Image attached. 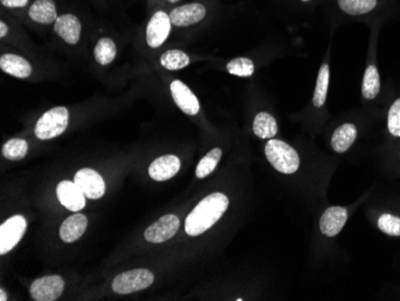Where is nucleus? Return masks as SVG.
<instances>
[{"mask_svg": "<svg viewBox=\"0 0 400 301\" xmlns=\"http://www.w3.org/2000/svg\"><path fill=\"white\" fill-rule=\"evenodd\" d=\"M229 207L226 194L215 192L209 194L197 204L185 221V231L191 236H198L210 230Z\"/></svg>", "mask_w": 400, "mask_h": 301, "instance_id": "1", "label": "nucleus"}, {"mask_svg": "<svg viewBox=\"0 0 400 301\" xmlns=\"http://www.w3.org/2000/svg\"><path fill=\"white\" fill-rule=\"evenodd\" d=\"M268 162L283 175H292L300 167V157L296 150L279 140H270L265 146Z\"/></svg>", "mask_w": 400, "mask_h": 301, "instance_id": "2", "label": "nucleus"}, {"mask_svg": "<svg viewBox=\"0 0 400 301\" xmlns=\"http://www.w3.org/2000/svg\"><path fill=\"white\" fill-rule=\"evenodd\" d=\"M69 117L70 115L67 107L59 106L49 109L36 122L34 130L35 136L43 141L60 136L67 129Z\"/></svg>", "mask_w": 400, "mask_h": 301, "instance_id": "3", "label": "nucleus"}, {"mask_svg": "<svg viewBox=\"0 0 400 301\" xmlns=\"http://www.w3.org/2000/svg\"><path fill=\"white\" fill-rule=\"evenodd\" d=\"M154 280H155V276L150 270L134 269V270L120 274L114 278L112 288L114 292L125 296V294L139 292L150 287L154 283Z\"/></svg>", "mask_w": 400, "mask_h": 301, "instance_id": "4", "label": "nucleus"}, {"mask_svg": "<svg viewBox=\"0 0 400 301\" xmlns=\"http://www.w3.org/2000/svg\"><path fill=\"white\" fill-rule=\"evenodd\" d=\"M27 231V220L22 215H14L0 226V254H6L19 244Z\"/></svg>", "mask_w": 400, "mask_h": 301, "instance_id": "5", "label": "nucleus"}, {"mask_svg": "<svg viewBox=\"0 0 400 301\" xmlns=\"http://www.w3.org/2000/svg\"><path fill=\"white\" fill-rule=\"evenodd\" d=\"M65 289V281L58 275L35 280L30 286V296L36 301H54Z\"/></svg>", "mask_w": 400, "mask_h": 301, "instance_id": "6", "label": "nucleus"}, {"mask_svg": "<svg viewBox=\"0 0 400 301\" xmlns=\"http://www.w3.org/2000/svg\"><path fill=\"white\" fill-rule=\"evenodd\" d=\"M172 32L169 14L157 11L152 14L146 27V43L151 48H158L165 43Z\"/></svg>", "mask_w": 400, "mask_h": 301, "instance_id": "7", "label": "nucleus"}, {"mask_svg": "<svg viewBox=\"0 0 400 301\" xmlns=\"http://www.w3.org/2000/svg\"><path fill=\"white\" fill-rule=\"evenodd\" d=\"M180 228V220L176 215L168 214L161 217L155 223H152L145 233L146 241L152 244H161L165 241H169L178 233Z\"/></svg>", "mask_w": 400, "mask_h": 301, "instance_id": "8", "label": "nucleus"}, {"mask_svg": "<svg viewBox=\"0 0 400 301\" xmlns=\"http://www.w3.org/2000/svg\"><path fill=\"white\" fill-rule=\"evenodd\" d=\"M77 186L84 193V196L89 199H99L104 197L106 192V183L101 175L94 170L83 168L75 175L73 179Z\"/></svg>", "mask_w": 400, "mask_h": 301, "instance_id": "9", "label": "nucleus"}, {"mask_svg": "<svg viewBox=\"0 0 400 301\" xmlns=\"http://www.w3.org/2000/svg\"><path fill=\"white\" fill-rule=\"evenodd\" d=\"M207 16V8L199 3L181 5L172 10L169 14L170 22L176 27H189L197 24Z\"/></svg>", "mask_w": 400, "mask_h": 301, "instance_id": "10", "label": "nucleus"}, {"mask_svg": "<svg viewBox=\"0 0 400 301\" xmlns=\"http://www.w3.org/2000/svg\"><path fill=\"white\" fill-rule=\"evenodd\" d=\"M170 93L175 104L184 113L189 115H196L199 113L200 104H199L198 99L184 82L179 80H173L170 85Z\"/></svg>", "mask_w": 400, "mask_h": 301, "instance_id": "11", "label": "nucleus"}, {"mask_svg": "<svg viewBox=\"0 0 400 301\" xmlns=\"http://www.w3.org/2000/svg\"><path fill=\"white\" fill-rule=\"evenodd\" d=\"M57 197L59 202L71 212H80L85 207V196L75 181L64 180L58 183Z\"/></svg>", "mask_w": 400, "mask_h": 301, "instance_id": "12", "label": "nucleus"}, {"mask_svg": "<svg viewBox=\"0 0 400 301\" xmlns=\"http://www.w3.org/2000/svg\"><path fill=\"white\" fill-rule=\"evenodd\" d=\"M181 162L179 157L175 155L161 156L151 162L149 166V175L155 181H165L169 180L179 173Z\"/></svg>", "mask_w": 400, "mask_h": 301, "instance_id": "13", "label": "nucleus"}, {"mask_svg": "<svg viewBox=\"0 0 400 301\" xmlns=\"http://www.w3.org/2000/svg\"><path fill=\"white\" fill-rule=\"evenodd\" d=\"M348 220V210L344 207H331L326 210L320 219V231L329 238L339 234Z\"/></svg>", "mask_w": 400, "mask_h": 301, "instance_id": "14", "label": "nucleus"}, {"mask_svg": "<svg viewBox=\"0 0 400 301\" xmlns=\"http://www.w3.org/2000/svg\"><path fill=\"white\" fill-rule=\"evenodd\" d=\"M54 30L65 43L75 45L80 41L82 24L75 14H62L54 23Z\"/></svg>", "mask_w": 400, "mask_h": 301, "instance_id": "15", "label": "nucleus"}, {"mask_svg": "<svg viewBox=\"0 0 400 301\" xmlns=\"http://www.w3.org/2000/svg\"><path fill=\"white\" fill-rule=\"evenodd\" d=\"M88 227V219L83 214H75L67 217L60 227V238L65 243H75L84 234Z\"/></svg>", "mask_w": 400, "mask_h": 301, "instance_id": "16", "label": "nucleus"}, {"mask_svg": "<svg viewBox=\"0 0 400 301\" xmlns=\"http://www.w3.org/2000/svg\"><path fill=\"white\" fill-rule=\"evenodd\" d=\"M0 69L16 78H27L32 75V65L24 58L16 54H4L0 58Z\"/></svg>", "mask_w": 400, "mask_h": 301, "instance_id": "17", "label": "nucleus"}, {"mask_svg": "<svg viewBox=\"0 0 400 301\" xmlns=\"http://www.w3.org/2000/svg\"><path fill=\"white\" fill-rule=\"evenodd\" d=\"M29 17L40 24H51L58 19L57 6L53 0H36L29 9Z\"/></svg>", "mask_w": 400, "mask_h": 301, "instance_id": "18", "label": "nucleus"}, {"mask_svg": "<svg viewBox=\"0 0 400 301\" xmlns=\"http://www.w3.org/2000/svg\"><path fill=\"white\" fill-rule=\"evenodd\" d=\"M357 137V129L353 124H344L333 132L331 144L336 153H345L353 146Z\"/></svg>", "mask_w": 400, "mask_h": 301, "instance_id": "19", "label": "nucleus"}, {"mask_svg": "<svg viewBox=\"0 0 400 301\" xmlns=\"http://www.w3.org/2000/svg\"><path fill=\"white\" fill-rule=\"evenodd\" d=\"M277 131V122L271 114L266 113V112L257 114L255 122H253V132H255V136L263 138V140H268V138L276 136Z\"/></svg>", "mask_w": 400, "mask_h": 301, "instance_id": "20", "label": "nucleus"}, {"mask_svg": "<svg viewBox=\"0 0 400 301\" xmlns=\"http://www.w3.org/2000/svg\"><path fill=\"white\" fill-rule=\"evenodd\" d=\"M380 76L377 66H368L363 78L362 95L364 99L373 100L380 93Z\"/></svg>", "mask_w": 400, "mask_h": 301, "instance_id": "21", "label": "nucleus"}, {"mask_svg": "<svg viewBox=\"0 0 400 301\" xmlns=\"http://www.w3.org/2000/svg\"><path fill=\"white\" fill-rule=\"evenodd\" d=\"M329 83H330V66L324 64L319 71L316 91H314V96H313V104L316 107H322L325 104Z\"/></svg>", "mask_w": 400, "mask_h": 301, "instance_id": "22", "label": "nucleus"}, {"mask_svg": "<svg viewBox=\"0 0 400 301\" xmlns=\"http://www.w3.org/2000/svg\"><path fill=\"white\" fill-rule=\"evenodd\" d=\"M160 63L167 70H181L189 65V57L180 49H169L161 56Z\"/></svg>", "mask_w": 400, "mask_h": 301, "instance_id": "23", "label": "nucleus"}, {"mask_svg": "<svg viewBox=\"0 0 400 301\" xmlns=\"http://www.w3.org/2000/svg\"><path fill=\"white\" fill-rule=\"evenodd\" d=\"M94 56L99 65H108L117 57V46L113 40L102 38L94 49Z\"/></svg>", "mask_w": 400, "mask_h": 301, "instance_id": "24", "label": "nucleus"}, {"mask_svg": "<svg viewBox=\"0 0 400 301\" xmlns=\"http://www.w3.org/2000/svg\"><path fill=\"white\" fill-rule=\"evenodd\" d=\"M222 150L220 148H215L211 151H209L207 155L199 161V165L196 170V175L199 179L207 178V175H211L213 170H216L218 162L221 160Z\"/></svg>", "mask_w": 400, "mask_h": 301, "instance_id": "25", "label": "nucleus"}, {"mask_svg": "<svg viewBox=\"0 0 400 301\" xmlns=\"http://www.w3.org/2000/svg\"><path fill=\"white\" fill-rule=\"evenodd\" d=\"M339 8L353 16L370 12L377 8V0H338Z\"/></svg>", "mask_w": 400, "mask_h": 301, "instance_id": "26", "label": "nucleus"}, {"mask_svg": "<svg viewBox=\"0 0 400 301\" xmlns=\"http://www.w3.org/2000/svg\"><path fill=\"white\" fill-rule=\"evenodd\" d=\"M28 143L21 140V138H12L10 141L6 142L3 149H1V154L5 159L11 161L22 160L25 157L27 153H28Z\"/></svg>", "mask_w": 400, "mask_h": 301, "instance_id": "27", "label": "nucleus"}, {"mask_svg": "<svg viewBox=\"0 0 400 301\" xmlns=\"http://www.w3.org/2000/svg\"><path fill=\"white\" fill-rule=\"evenodd\" d=\"M226 70L237 77H250L255 74V63L248 58H235L228 63Z\"/></svg>", "mask_w": 400, "mask_h": 301, "instance_id": "28", "label": "nucleus"}, {"mask_svg": "<svg viewBox=\"0 0 400 301\" xmlns=\"http://www.w3.org/2000/svg\"><path fill=\"white\" fill-rule=\"evenodd\" d=\"M377 227L380 231L386 233L388 236H400V219L391 214L381 215L377 222Z\"/></svg>", "mask_w": 400, "mask_h": 301, "instance_id": "29", "label": "nucleus"}, {"mask_svg": "<svg viewBox=\"0 0 400 301\" xmlns=\"http://www.w3.org/2000/svg\"><path fill=\"white\" fill-rule=\"evenodd\" d=\"M388 130L392 136L400 137V99L395 101L388 112Z\"/></svg>", "mask_w": 400, "mask_h": 301, "instance_id": "30", "label": "nucleus"}, {"mask_svg": "<svg viewBox=\"0 0 400 301\" xmlns=\"http://www.w3.org/2000/svg\"><path fill=\"white\" fill-rule=\"evenodd\" d=\"M1 5H4L6 8H11V9H16V8H24L27 6L29 0H0Z\"/></svg>", "mask_w": 400, "mask_h": 301, "instance_id": "31", "label": "nucleus"}, {"mask_svg": "<svg viewBox=\"0 0 400 301\" xmlns=\"http://www.w3.org/2000/svg\"><path fill=\"white\" fill-rule=\"evenodd\" d=\"M8 33H9V27L1 21V22H0V38H5Z\"/></svg>", "mask_w": 400, "mask_h": 301, "instance_id": "32", "label": "nucleus"}, {"mask_svg": "<svg viewBox=\"0 0 400 301\" xmlns=\"http://www.w3.org/2000/svg\"><path fill=\"white\" fill-rule=\"evenodd\" d=\"M0 300L1 301L8 300V296H6V293H5V291L4 289H3V288L0 289Z\"/></svg>", "mask_w": 400, "mask_h": 301, "instance_id": "33", "label": "nucleus"}, {"mask_svg": "<svg viewBox=\"0 0 400 301\" xmlns=\"http://www.w3.org/2000/svg\"><path fill=\"white\" fill-rule=\"evenodd\" d=\"M167 1H169L170 4H175V3H178L180 0H167Z\"/></svg>", "mask_w": 400, "mask_h": 301, "instance_id": "34", "label": "nucleus"}, {"mask_svg": "<svg viewBox=\"0 0 400 301\" xmlns=\"http://www.w3.org/2000/svg\"><path fill=\"white\" fill-rule=\"evenodd\" d=\"M305 1H307V0H305Z\"/></svg>", "mask_w": 400, "mask_h": 301, "instance_id": "35", "label": "nucleus"}]
</instances>
